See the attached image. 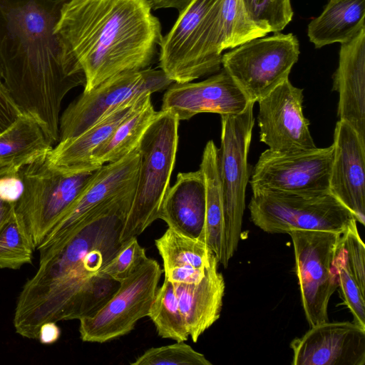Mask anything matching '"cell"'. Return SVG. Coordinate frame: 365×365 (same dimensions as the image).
Masks as SVG:
<instances>
[{"instance_id": "5bb4252c", "label": "cell", "mask_w": 365, "mask_h": 365, "mask_svg": "<svg viewBox=\"0 0 365 365\" xmlns=\"http://www.w3.org/2000/svg\"><path fill=\"white\" fill-rule=\"evenodd\" d=\"M303 89L285 80L259 99L257 123L259 140L276 152L317 148L303 113Z\"/></svg>"}, {"instance_id": "4316f807", "label": "cell", "mask_w": 365, "mask_h": 365, "mask_svg": "<svg viewBox=\"0 0 365 365\" xmlns=\"http://www.w3.org/2000/svg\"><path fill=\"white\" fill-rule=\"evenodd\" d=\"M155 242L163 259L164 271L187 265L206 268L216 257L202 241L170 227Z\"/></svg>"}, {"instance_id": "484cf974", "label": "cell", "mask_w": 365, "mask_h": 365, "mask_svg": "<svg viewBox=\"0 0 365 365\" xmlns=\"http://www.w3.org/2000/svg\"><path fill=\"white\" fill-rule=\"evenodd\" d=\"M155 111L148 98L115 128L112 135L93 153L97 167L118 161L138 148L145 132L155 118Z\"/></svg>"}, {"instance_id": "f1b7e54d", "label": "cell", "mask_w": 365, "mask_h": 365, "mask_svg": "<svg viewBox=\"0 0 365 365\" xmlns=\"http://www.w3.org/2000/svg\"><path fill=\"white\" fill-rule=\"evenodd\" d=\"M36 248L15 211L0 231V269H19L31 264Z\"/></svg>"}, {"instance_id": "836d02e7", "label": "cell", "mask_w": 365, "mask_h": 365, "mask_svg": "<svg viewBox=\"0 0 365 365\" xmlns=\"http://www.w3.org/2000/svg\"><path fill=\"white\" fill-rule=\"evenodd\" d=\"M341 242L352 274L365 294V245L359 235L356 221L343 232Z\"/></svg>"}, {"instance_id": "9a60e30c", "label": "cell", "mask_w": 365, "mask_h": 365, "mask_svg": "<svg viewBox=\"0 0 365 365\" xmlns=\"http://www.w3.org/2000/svg\"><path fill=\"white\" fill-rule=\"evenodd\" d=\"M292 365H364L365 327L354 322H324L290 343Z\"/></svg>"}, {"instance_id": "e575fe53", "label": "cell", "mask_w": 365, "mask_h": 365, "mask_svg": "<svg viewBox=\"0 0 365 365\" xmlns=\"http://www.w3.org/2000/svg\"><path fill=\"white\" fill-rule=\"evenodd\" d=\"M22 114L12 99L0 70V133L9 128Z\"/></svg>"}, {"instance_id": "7c38bea8", "label": "cell", "mask_w": 365, "mask_h": 365, "mask_svg": "<svg viewBox=\"0 0 365 365\" xmlns=\"http://www.w3.org/2000/svg\"><path fill=\"white\" fill-rule=\"evenodd\" d=\"M333 145L294 152L265 150L252 170V190L299 193L328 192Z\"/></svg>"}, {"instance_id": "60d3db41", "label": "cell", "mask_w": 365, "mask_h": 365, "mask_svg": "<svg viewBox=\"0 0 365 365\" xmlns=\"http://www.w3.org/2000/svg\"><path fill=\"white\" fill-rule=\"evenodd\" d=\"M0 69L1 70V67H0Z\"/></svg>"}, {"instance_id": "1f68e13d", "label": "cell", "mask_w": 365, "mask_h": 365, "mask_svg": "<svg viewBox=\"0 0 365 365\" xmlns=\"http://www.w3.org/2000/svg\"><path fill=\"white\" fill-rule=\"evenodd\" d=\"M130 364L211 365L212 363L185 341H176L170 345L150 348Z\"/></svg>"}, {"instance_id": "f35d334b", "label": "cell", "mask_w": 365, "mask_h": 365, "mask_svg": "<svg viewBox=\"0 0 365 365\" xmlns=\"http://www.w3.org/2000/svg\"><path fill=\"white\" fill-rule=\"evenodd\" d=\"M192 0H150L153 10L175 9L178 13L184 10Z\"/></svg>"}, {"instance_id": "4dcf8cb0", "label": "cell", "mask_w": 365, "mask_h": 365, "mask_svg": "<svg viewBox=\"0 0 365 365\" xmlns=\"http://www.w3.org/2000/svg\"><path fill=\"white\" fill-rule=\"evenodd\" d=\"M342 238V237H341ZM339 287L344 303L350 310L354 322L365 327V294L362 293L350 269L341 240L334 259Z\"/></svg>"}, {"instance_id": "d4e9b609", "label": "cell", "mask_w": 365, "mask_h": 365, "mask_svg": "<svg viewBox=\"0 0 365 365\" xmlns=\"http://www.w3.org/2000/svg\"><path fill=\"white\" fill-rule=\"evenodd\" d=\"M200 169L206 190L204 228L200 240L205 242L225 267V227L224 204L217 165V148L209 140L203 150Z\"/></svg>"}, {"instance_id": "7a4b0ae2", "label": "cell", "mask_w": 365, "mask_h": 365, "mask_svg": "<svg viewBox=\"0 0 365 365\" xmlns=\"http://www.w3.org/2000/svg\"><path fill=\"white\" fill-rule=\"evenodd\" d=\"M55 31L83 71V91L148 68L163 36L150 0H67Z\"/></svg>"}, {"instance_id": "cb8c5ba5", "label": "cell", "mask_w": 365, "mask_h": 365, "mask_svg": "<svg viewBox=\"0 0 365 365\" xmlns=\"http://www.w3.org/2000/svg\"><path fill=\"white\" fill-rule=\"evenodd\" d=\"M365 28V0H329L322 14L312 19L307 35L315 48L344 43Z\"/></svg>"}, {"instance_id": "603a6c76", "label": "cell", "mask_w": 365, "mask_h": 365, "mask_svg": "<svg viewBox=\"0 0 365 365\" xmlns=\"http://www.w3.org/2000/svg\"><path fill=\"white\" fill-rule=\"evenodd\" d=\"M52 149L40 125L21 114L0 133V177L19 175L21 168L47 155Z\"/></svg>"}, {"instance_id": "30bf717a", "label": "cell", "mask_w": 365, "mask_h": 365, "mask_svg": "<svg viewBox=\"0 0 365 365\" xmlns=\"http://www.w3.org/2000/svg\"><path fill=\"white\" fill-rule=\"evenodd\" d=\"M161 69L146 68L113 76L83 93L65 110L59 120V140L78 135L121 104L172 83Z\"/></svg>"}, {"instance_id": "ac0fdd59", "label": "cell", "mask_w": 365, "mask_h": 365, "mask_svg": "<svg viewBox=\"0 0 365 365\" xmlns=\"http://www.w3.org/2000/svg\"><path fill=\"white\" fill-rule=\"evenodd\" d=\"M332 90L339 93L337 115L365 140V28L341 43Z\"/></svg>"}, {"instance_id": "ab89813d", "label": "cell", "mask_w": 365, "mask_h": 365, "mask_svg": "<svg viewBox=\"0 0 365 365\" xmlns=\"http://www.w3.org/2000/svg\"><path fill=\"white\" fill-rule=\"evenodd\" d=\"M15 202L3 199L0 196V231L14 212Z\"/></svg>"}, {"instance_id": "d6a6232c", "label": "cell", "mask_w": 365, "mask_h": 365, "mask_svg": "<svg viewBox=\"0 0 365 365\" xmlns=\"http://www.w3.org/2000/svg\"><path fill=\"white\" fill-rule=\"evenodd\" d=\"M145 250L137 237L121 242L112 259L100 270L99 274L118 283L131 275L146 259Z\"/></svg>"}, {"instance_id": "4fadbf2b", "label": "cell", "mask_w": 365, "mask_h": 365, "mask_svg": "<svg viewBox=\"0 0 365 365\" xmlns=\"http://www.w3.org/2000/svg\"><path fill=\"white\" fill-rule=\"evenodd\" d=\"M267 34L250 20L242 0H214L197 30L193 51L196 79L221 70L225 50Z\"/></svg>"}, {"instance_id": "277c9868", "label": "cell", "mask_w": 365, "mask_h": 365, "mask_svg": "<svg viewBox=\"0 0 365 365\" xmlns=\"http://www.w3.org/2000/svg\"><path fill=\"white\" fill-rule=\"evenodd\" d=\"M48 155L24 166L19 173L24 187L14 211L25 225L36 250L79 197L96 170H63L51 165Z\"/></svg>"}, {"instance_id": "8992f818", "label": "cell", "mask_w": 365, "mask_h": 365, "mask_svg": "<svg viewBox=\"0 0 365 365\" xmlns=\"http://www.w3.org/2000/svg\"><path fill=\"white\" fill-rule=\"evenodd\" d=\"M254 104L250 102L241 113L220 115L217 165L225 214V268L237 251L241 238L245 191L251 174L247 155L255 125Z\"/></svg>"}, {"instance_id": "d590c367", "label": "cell", "mask_w": 365, "mask_h": 365, "mask_svg": "<svg viewBox=\"0 0 365 365\" xmlns=\"http://www.w3.org/2000/svg\"><path fill=\"white\" fill-rule=\"evenodd\" d=\"M207 267L197 268L188 265L175 267L164 271L165 278L172 283H197L205 275Z\"/></svg>"}, {"instance_id": "ffe728a7", "label": "cell", "mask_w": 365, "mask_h": 365, "mask_svg": "<svg viewBox=\"0 0 365 365\" xmlns=\"http://www.w3.org/2000/svg\"><path fill=\"white\" fill-rule=\"evenodd\" d=\"M214 0H192L181 12L171 29L162 36L159 48L161 70L174 83L196 79L193 51L199 24Z\"/></svg>"}, {"instance_id": "74e56055", "label": "cell", "mask_w": 365, "mask_h": 365, "mask_svg": "<svg viewBox=\"0 0 365 365\" xmlns=\"http://www.w3.org/2000/svg\"><path fill=\"white\" fill-rule=\"evenodd\" d=\"M61 336V329L55 322H46L39 329L38 339L42 344H52L56 342Z\"/></svg>"}, {"instance_id": "3957f363", "label": "cell", "mask_w": 365, "mask_h": 365, "mask_svg": "<svg viewBox=\"0 0 365 365\" xmlns=\"http://www.w3.org/2000/svg\"><path fill=\"white\" fill-rule=\"evenodd\" d=\"M179 123L175 113L160 110L138 145L140 164L137 185L120 242L137 237L158 219L175 165Z\"/></svg>"}, {"instance_id": "52a82bcc", "label": "cell", "mask_w": 365, "mask_h": 365, "mask_svg": "<svg viewBox=\"0 0 365 365\" xmlns=\"http://www.w3.org/2000/svg\"><path fill=\"white\" fill-rule=\"evenodd\" d=\"M299 55L293 34L274 33L250 40L222 54L223 68L248 96L257 102L289 78Z\"/></svg>"}, {"instance_id": "2e32d148", "label": "cell", "mask_w": 365, "mask_h": 365, "mask_svg": "<svg viewBox=\"0 0 365 365\" xmlns=\"http://www.w3.org/2000/svg\"><path fill=\"white\" fill-rule=\"evenodd\" d=\"M252 102L232 77L222 68L207 79L173 83L163 97L162 110H170L179 120L202 113L239 114Z\"/></svg>"}, {"instance_id": "8fae6325", "label": "cell", "mask_w": 365, "mask_h": 365, "mask_svg": "<svg viewBox=\"0 0 365 365\" xmlns=\"http://www.w3.org/2000/svg\"><path fill=\"white\" fill-rule=\"evenodd\" d=\"M139 164L136 148L122 159L97 169L79 197L37 247L39 262L57 254L94 209L133 184L138 178Z\"/></svg>"}, {"instance_id": "8d00e7d4", "label": "cell", "mask_w": 365, "mask_h": 365, "mask_svg": "<svg viewBox=\"0 0 365 365\" xmlns=\"http://www.w3.org/2000/svg\"><path fill=\"white\" fill-rule=\"evenodd\" d=\"M23 187L19 175L0 177V196L7 201L16 203L22 193Z\"/></svg>"}, {"instance_id": "6da1fadb", "label": "cell", "mask_w": 365, "mask_h": 365, "mask_svg": "<svg viewBox=\"0 0 365 365\" xmlns=\"http://www.w3.org/2000/svg\"><path fill=\"white\" fill-rule=\"evenodd\" d=\"M67 0H0V67L22 114L34 119L52 143L59 140L61 103L85 86L83 71L55 31Z\"/></svg>"}, {"instance_id": "83f0119b", "label": "cell", "mask_w": 365, "mask_h": 365, "mask_svg": "<svg viewBox=\"0 0 365 365\" xmlns=\"http://www.w3.org/2000/svg\"><path fill=\"white\" fill-rule=\"evenodd\" d=\"M163 339L185 341L189 334L180 310L173 283L165 278L155 293L148 316Z\"/></svg>"}, {"instance_id": "7402d4cb", "label": "cell", "mask_w": 365, "mask_h": 365, "mask_svg": "<svg viewBox=\"0 0 365 365\" xmlns=\"http://www.w3.org/2000/svg\"><path fill=\"white\" fill-rule=\"evenodd\" d=\"M205 182L200 169L179 173L175 184L169 187L162 202L158 219L168 227L200 239L205 225Z\"/></svg>"}, {"instance_id": "e0dca14e", "label": "cell", "mask_w": 365, "mask_h": 365, "mask_svg": "<svg viewBox=\"0 0 365 365\" xmlns=\"http://www.w3.org/2000/svg\"><path fill=\"white\" fill-rule=\"evenodd\" d=\"M329 190L365 224V140L346 122L337 121L333 141Z\"/></svg>"}, {"instance_id": "ba28073f", "label": "cell", "mask_w": 365, "mask_h": 365, "mask_svg": "<svg viewBox=\"0 0 365 365\" xmlns=\"http://www.w3.org/2000/svg\"><path fill=\"white\" fill-rule=\"evenodd\" d=\"M343 232L292 230L295 272L309 327L328 322V304L339 287L334 259Z\"/></svg>"}, {"instance_id": "f546056e", "label": "cell", "mask_w": 365, "mask_h": 365, "mask_svg": "<svg viewBox=\"0 0 365 365\" xmlns=\"http://www.w3.org/2000/svg\"><path fill=\"white\" fill-rule=\"evenodd\" d=\"M250 20L267 34L278 33L293 17L291 0H242Z\"/></svg>"}, {"instance_id": "d6986e66", "label": "cell", "mask_w": 365, "mask_h": 365, "mask_svg": "<svg viewBox=\"0 0 365 365\" xmlns=\"http://www.w3.org/2000/svg\"><path fill=\"white\" fill-rule=\"evenodd\" d=\"M151 93H146L121 104L77 136L58 141L48 155V163L63 170H96L94 150L106 142L119 124L140 107Z\"/></svg>"}, {"instance_id": "9c48e42d", "label": "cell", "mask_w": 365, "mask_h": 365, "mask_svg": "<svg viewBox=\"0 0 365 365\" xmlns=\"http://www.w3.org/2000/svg\"><path fill=\"white\" fill-rule=\"evenodd\" d=\"M162 273L159 263L148 257L99 310L79 320L81 339L105 343L130 333L148 316Z\"/></svg>"}, {"instance_id": "5b68a950", "label": "cell", "mask_w": 365, "mask_h": 365, "mask_svg": "<svg viewBox=\"0 0 365 365\" xmlns=\"http://www.w3.org/2000/svg\"><path fill=\"white\" fill-rule=\"evenodd\" d=\"M252 193L248 205L250 220L267 233L288 234L292 230L344 232L356 221L329 191L299 193L262 189L252 190Z\"/></svg>"}, {"instance_id": "44dd1931", "label": "cell", "mask_w": 365, "mask_h": 365, "mask_svg": "<svg viewBox=\"0 0 365 365\" xmlns=\"http://www.w3.org/2000/svg\"><path fill=\"white\" fill-rule=\"evenodd\" d=\"M215 257L202 279L194 284L173 283L180 310L193 342L220 317L225 284Z\"/></svg>"}]
</instances>
